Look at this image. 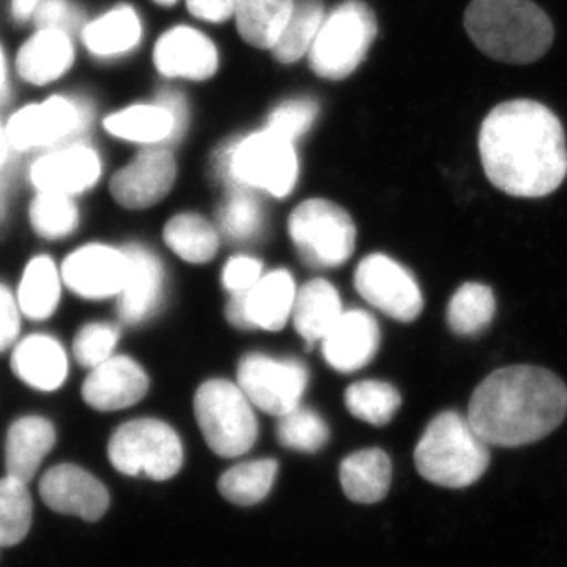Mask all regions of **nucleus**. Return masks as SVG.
Segmentation results:
<instances>
[{
    "mask_svg": "<svg viewBox=\"0 0 567 567\" xmlns=\"http://www.w3.org/2000/svg\"><path fill=\"white\" fill-rule=\"evenodd\" d=\"M488 182L514 197L548 196L567 175L566 134L546 104L511 100L488 112L477 137Z\"/></svg>",
    "mask_w": 567,
    "mask_h": 567,
    "instance_id": "obj_1",
    "label": "nucleus"
},
{
    "mask_svg": "<svg viewBox=\"0 0 567 567\" xmlns=\"http://www.w3.org/2000/svg\"><path fill=\"white\" fill-rule=\"evenodd\" d=\"M567 415V386L537 365H509L484 379L470 399V424L488 446L532 445Z\"/></svg>",
    "mask_w": 567,
    "mask_h": 567,
    "instance_id": "obj_2",
    "label": "nucleus"
},
{
    "mask_svg": "<svg viewBox=\"0 0 567 567\" xmlns=\"http://www.w3.org/2000/svg\"><path fill=\"white\" fill-rule=\"evenodd\" d=\"M464 22L477 50L513 65L539 61L555 39L550 18L532 0H472Z\"/></svg>",
    "mask_w": 567,
    "mask_h": 567,
    "instance_id": "obj_3",
    "label": "nucleus"
},
{
    "mask_svg": "<svg viewBox=\"0 0 567 567\" xmlns=\"http://www.w3.org/2000/svg\"><path fill=\"white\" fill-rule=\"evenodd\" d=\"M491 453L468 417L443 412L425 427L415 450L420 475L435 486L465 488L486 473Z\"/></svg>",
    "mask_w": 567,
    "mask_h": 567,
    "instance_id": "obj_4",
    "label": "nucleus"
},
{
    "mask_svg": "<svg viewBox=\"0 0 567 567\" xmlns=\"http://www.w3.org/2000/svg\"><path fill=\"white\" fill-rule=\"evenodd\" d=\"M216 174L230 186H252L286 197L297 182V155L292 142L265 130L226 145L216 159Z\"/></svg>",
    "mask_w": 567,
    "mask_h": 567,
    "instance_id": "obj_5",
    "label": "nucleus"
},
{
    "mask_svg": "<svg viewBox=\"0 0 567 567\" xmlns=\"http://www.w3.org/2000/svg\"><path fill=\"white\" fill-rule=\"evenodd\" d=\"M375 35L374 11L360 0H347L324 17L308 52L309 65L324 80H344L363 62Z\"/></svg>",
    "mask_w": 567,
    "mask_h": 567,
    "instance_id": "obj_6",
    "label": "nucleus"
},
{
    "mask_svg": "<svg viewBox=\"0 0 567 567\" xmlns=\"http://www.w3.org/2000/svg\"><path fill=\"white\" fill-rule=\"evenodd\" d=\"M194 413L205 442L218 456L248 453L257 440V420L248 395L227 380H208L197 390Z\"/></svg>",
    "mask_w": 567,
    "mask_h": 567,
    "instance_id": "obj_7",
    "label": "nucleus"
},
{
    "mask_svg": "<svg viewBox=\"0 0 567 567\" xmlns=\"http://www.w3.org/2000/svg\"><path fill=\"white\" fill-rule=\"evenodd\" d=\"M110 461L123 475L167 481L181 472L183 446L169 424L153 417L130 421L112 434Z\"/></svg>",
    "mask_w": 567,
    "mask_h": 567,
    "instance_id": "obj_8",
    "label": "nucleus"
},
{
    "mask_svg": "<svg viewBox=\"0 0 567 567\" xmlns=\"http://www.w3.org/2000/svg\"><path fill=\"white\" fill-rule=\"evenodd\" d=\"M289 234L301 259L311 267H338L352 256L354 224L344 208L322 199L298 205Z\"/></svg>",
    "mask_w": 567,
    "mask_h": 567,
    "instance_id": "obj_9",
    "label": "nucleus"
},
{
    "mask_svg": "<svg viewBox=\"0 0 567 567\" xmlns=\"http://www.w3.org/2000/svg\"><path fill=\"white\" fill-rule=\"evenodd\" d=\"M238 383L254 405L268 415L281 417L300 405L308 371L295 360L278 361L251 353L238 365Z\"/></svg>",
    "mask_w": 567,
    "mask_h": 567,
    "instance_id": "obj_10",
    "label": "nucleus"
},
{
    "mask_svg": "<svg viewBox=\"0 0 567 567\" xmlns=\"http://www.w3.org/2000/svg\"><path fill=\"white\" fill-rule=\"evenodd\" d=\"M354 286L364 300L399 322H413L423 312V295L413 275L383 254H371L358 265Z\"/></svg>",
    "mask_w": 567,
    "mask_h": 567,
    "instance_id": "obj_11",
    "label": "nucleus"
},
{
    "mask_svg": "<svg viewBox=\"0 0 567 567\" xmlns=\"http://www.w3.org/2000/svg\"><path fill=\"white\" fill-rule=\"evenodd\" d=\"M177 177V164L166 148H145L111 178V194L132 210L152 207L167 196Z\"/></svg>",
    "mask_w": 567,
    "mask_h": 567,
    "instance_id": "obj_12",
    "label": "nucleus"
},
{
    "mask_svg": "<svg viewBox=\"0 0 567 567\" xmlns=\"http://www.w3.org/2000/svg\"><path fill=\"white\" fill-rule=\"evenodd\" d=\"M40 496L54 513L100 520L110 507V492L92 473L78 465L52 466L40 481Z\"/></svg>",
    "mask_w": 567,
    "mask_h": 567,
    "instance_id": "obj_13",
    "label": "nucleus"
},
{
    "mask_svg": "<svg viewBox=\"0 0 567 567\" xmlns=\"http://www.w3.org/2000/svg\"><path fill=\"white\" fill-rule=\"evenodd\" d=\"M81 123L82 114L76 104L65 96H51L11 115L6 128L10 147L29 151L65 140L80 128Z\"/></svg>",
    "mask_w": 567,
    "mask_h": 567,
    "instance_id": "obj_14",
    "label": "nucleus"
},
{
    "mask_svg": "<svg viewBox=\"0 0 567 567\" xmlns=\"http://www.w3.org/2000/svg\"><path fill=\"white\" fill-rule=\"evenodd\" d=\"M126 256L106 245H85L66 257L62 281L87 300H102L121 293L126 278Z\"/></svg>",
    "mask_w": 567,
    "mask_h": 567,
    "instance_id": "obj_15",
    "label": "nucleus"
},
{
    "mask_svg": "<svg viewBox=\"0 0 567 567\" xmlns=\"http://www.w3.org/2000/svg\"><path fill=\"white\" fill-rule=\"evenodd\" d=\"M148 391V377L130 357H111L92 369L82 385V398L92 409L114 412L137 404Z\"/></svg>",
    "mask_w": 567,
    "mask_h": 567,
    "instance_id": "obj_16",
    "label": "nucleus"
},
{
    "mask_svg": "<svg viewBox=\"0 0 567 567\" xmlns=\"http://www.w3.org/2000/svg\"><path fill=\"white\" fill-rule=\"evenodd\" d=\"M126 278L118 293V316L123 322L136 324L147 319L162 303L164 271L155 254L141 245L123 248Z\"/></svg>",
    "mask_w": 567,
    "mask_h": 567,
    "instance_id": "obj_17",
    "label": "nucleus"
},
{
    "mask_svg": "<svg viewBox=\"0 0 567 567\" xmlns=\"http://www.w3.org/2000/svg\"><path fill=\"white\" fill-rule=\"evenodd\" d=\"M102 174V162L87 145H69L37 159L31 181L39 192L80 194L92 188Z\"/></svg>",
    "mask_w": 567,
    "mask_h": 567,
    "instance_id": "obj_18",
    "label": "nucleus"
},
{
    "mask_svg": "<svg viewBox=\"0 0 567 567\" xmlns=\"http://www.w3.org/2000/svg\"><path fill=\"white\" fill-rule=\"evenodd\" d=\"M153 62L164 76L204 81L218 70V51L204 33L174 28L156 43Z\"/></svg>",
    "mask_w": 567,
    "mask_h": 567,
    "instance_id": "obj_19",
    "label": "nucleus"
},
{
    "mask_svg": "<svg viewBox=\"0 0 567 567\" xmlns=\"http://www.w3.org/2000/svg\"><path fill=\"white\" fill-rule=\"evenodd\" d=\"M324 360L339 372H353L375 357L380 330L374 317L364 311H349L339 317L322 339Z\"/></svg>",
    "mask_w": 567,
    "mask_h": 567,
    "instance_id": "obj_20",
    "label": "nucleus"
},
{
    "mask_svg": "<svg viewBox=\"0 0 567 567\" xmlns=\"http://www.w3.org/2000/svg\"><path fill=\"white\" fill-rule=\"evenodd\" d=\"M11 369L25 385L50 393L65 383L69 358L58 339L31 334L14 347Z\"/></svg>",
    "mask_w": 567,
    "mask_h": 567,
    "instance_id": "obj_21",
    "label": "nucleus"
},
{
    "mask_svg": "<svg viewBox=\"0 0 567 567\" xmlns=\"http://www.w3.org/2000/svg\"><path fill=\"white\" fill-rule=\"evenodd\" d=\"M74 61L69 32L39 29L18 51L17 69L22 80L47 85L62 78Z\"/></svg>",
    "mask_w": 567,
    "mask_h": 567,
    "instance_id": "obj_22",
    "label": "nucleus"
},
{
    "mask_svg": "<svg viewBox=\"0 0 567 567\" xmlns=\"http://www.w3.org/2000/svg\"><path fill=\"white\" fill-rule=\"evenodd\" d=\"M54 445L55 429L47 417L22 416L14 421L7 434V476L31 483Z\"/></svg>",
    "mask_w": 567,
    "mask_h": 567,
    "instance_id": "obj_23",
    "label": "nucleus"
},
{
    "mask_svg": "<svg viewBox=\"0 0 567 567\" xmlns=\"http://www.w3.org/2000/svg\"><path fill=\"white\" fill-rule=\"evenodd\" d=\"M391 461L379 447L358 451L342 461V488L347 498L361 505H374L385 498L391 486Z\"/></svg>",
    "mask_w": 567,
    "mask_h": 567,
    "instance_id": "obj_24",
    "label": "nucleus"
},
{
    "mask_svg": "<svg viewBox=\"0 0 567 567\" xmlns=\"http://www.w3.org/2000/svg\"><path fill=\"white\" fill-rule=\"evenodd\" d=\"M341 316L339 295L324 279L306 284L295 297V328L309 346L323 339Z\"/></svg>",
    "mask_w": 567,
    "mask_h": 567,
    "instance_id": "obj_25",
    "label": "nucleus"
},
{
    "mask_svg": "<svg viewBox=\"0 0 567 567\" xmlns=\"http://www.w3.org/2000/svg\"><path fill=\"white\" fill-rule=\"evenodd\" d=\"M295 284L286 270L271 271L248 292V316L252 327L268 331L282 330L293 311Z\"/></svg>",
    "mask_w": 567,
    "mask_h": 567,
    "instance_id": "obj_26",
    "label": "nucleus"
},
{
    "mask_svg": "<svg viewBox=\"0 0 567 567\" xmlns=\"http://www.w3.org/2000/svg\"><path fill=\"white\" fill-rule=\"evenodd\" d=\"M141 33L136 11L121 6L85 25L82 41L96 58H115L133 50L140 43Z\"/></svg>",
    "mask_w": 567,
    "mask_h": 567,
    "instance_id": "obj_27",
    "label": "nucleus"
},
{
    "mask_svg": "<svg viewBox=\"0 0 567 567\" xmlns=\"http://www.w3.org/2000/svg\"><path fill=\"white\" fill-rule=\"evenodd\" d=\"M295 0H237L241 39L259 50H271L292 14Z\"/></svg>",
    "mask_w": 567,
    "mask_h": 567,
    "instance_id": "obj_28",
    "label": "nucleus"
},
{
    "mask_svg": "<svg viewBox=\"0 0 567 567\" xmlns=\"http://www.w3.org/2000/svg\"><path fill=\"white\" fill-rule=\"evenodd\" d=\"M62 275L48 256L32 259L22 274L18 289L21 315L32 320H44L54 315L61 301Z\"/></svg>",
    "mask_w": 567,
    "mask_h": 567,
    "instance_id": "obj_29",
    "label": "nucleus"
},
{
    "mask_svg": "<svg viewBox=\"0 0 567 567\" xmlns=\"http://www.w3.org/2000/svg\"><path fill=\"white\" fill-rule=\"evenodd\" d=\"M104 128L112 136L141 144L169 141L174 133V118L159 104H137L115 112L104 121Z\"/></svg>",
    "mask_w": 567,
    "mask_h": 567,
    "instance_id": "obj_30",
    "label": "nucleus"
},
{
    "mask_svg": "<svg viewBox=\"0 0 567 567\" xmlns=\"http://www.w3.org/2000/svg\"><path fill=\"white\" fill-rule=\"evenodd\" d=\"M164 241L189 264H207L218 252V234L203 216L183 213L164 227Z\"/></svg>",
    "mask_w": 567,
    "mask_h": 567,
    "instance_id": "obj_31",
    "label": "nucleus"
},
{
    "mask_svg": "<svg viewBox=\"0 0 567 567\" xmlns=\"http://www.w3.org/2000/svg\"><path fill=\"white\" fill-rule=\"evenodd\" d=\"M495 311L494 290L484 284L466 282L451 297L446 320L453 333L476 336L492 323Z\"/></svg>",
    "mask_w": 567,
    "mask_h": 567,
    "instance_id": "obj_32",
    "label": "nucleus"
},
{
    "mask_svg": "<svg viewBox=\"0 0 567 567\" xmlns=\"http://www.w3.org/2000/svg\"><path fill=\"white\" fill-rule=\"evenodd\" d=\"M278 473V462L274 458L244 462L223 473L218 488L227 502L238 506H252L270 494Z\"/></svg>",
    "mask_w": 567,
    "mask_h": 567,
    "instance_id": "obj_33",
    "label": "nucleus"
},
{
    "mask_svg": "<svg viewBox=\"0 0 567 567\" xmlns=\"http://www.w3.org/2000/svg\"><path fill=\"white\" fill-rule=\"evenodd\" d=\"M323 20L324 9L320 0H295L292 14L271 48L276 61L293 63L308 54Z\"/></svg>",
    "mask_w": 567,
    "mask_h": 567,
    "instance_id": "obj_34",
    "label": "nucleus"
},
{
    "mask_svg": "<svg viewBox=\"0 0 567 567\" xmlns=\"http://www.w3.org/2000/svg\"><path fill=\"white\" fill-rule=\"evenodd\" d=\"M32 513L28 484L11 476L0 480V548L17 546L29 535Z\"/></svg>",
    "mask_w": 567,
    "mask_h": 567,
    "instance_id": "obj_35",
    "label": "nucleus"
},
{
    "mask_svg": "<svg viewBox=\"0 0 567 567\" xmlns=\"http://www.w3.org/2000/svg\"><path fill=\"white\" fill-rule=\"evenodd\" d=\"M402 404L401 394L393 385L375 380L353 383L346 391V405L358 420L372 425H385L393 420Z\"/></svg>",
    "mask_w": 567,
    "mask_h": 567,
    "instance_id": "obj_36",
    "label": "nucleus"
},
{
    "mask_svg": "<svg viewBox=\"0 0 567 567\" xmlns=\"http://www.w3.org/2000/svg\"><path fill=\"white\" fill-rule=\"evenodd\" d=\"M76 204L69 194L39 192L31 204V223L35 233L47 240H61L78 226Z\"/></svg>",
    "mask_w": 567,
    "mask_h": 567,
    "instance_id": "obj_37",
    "label": "nucleus"
},
{
    "mask_svg": "<svg viewBox=\"0 0 567 567\" xmlns=\"http://www.w3.org/2000/svg\"><path fill=\"white\" fill-rule=\"evenodd\" d=\"M276 436L289 450L315 454L327 445L330 429L319 413L298 405L292 412L279 417Z\"/></svg>",
    "mask_w": 567,
    "mask_h": 567,
    "instance_id": "obj_38",
    "label": "nucleus"
},
{
    "mask_svg": "<svg viewBox=\"0 0 567 567\" xmlns=\"http://www.w3.org/2000/svg\"><path fill=\"white\" fill-rule=\"evenodd\" d=\"M219 224L230 240H248L259 230L262 212L246 186H234L219 210Z\"/></svg>",
    "mask_w": 567,
    "mask_h": 567,
    "instance_id": "obj_39",
    "label": "nucleus"
},
{
    "mask_svg": "<svg viewBox=\"0 0 567 567\" xmlns=\"http://www.w3.org/2000/svg\"><path fill=\"white\" fill-rule=\"evenodd\" d=\"M117 328L107 323H89L82 327L73 342V353L78 363L93 369L110 360L117 346Z\"/></svg>",
    "mask_w": 567,
    "mask_h": 567,
    "instance_id": "obj_40",
    "label": "nucleus"
},
{
    "mask_svg": "<svg viewBox=\"0 0 567 567\" xmlns=\"http://www.w3.org/2000/svg\"><path fill=\"white\" fill-rule=\"evenodd\" d=\"M319 114V104L315 99H297L279 104L270 118H268L267 130L293 142L311 128Z\"/></svg>",
    "mask_w": 567,
    "mask_h": 567,
    "instance_id": "obj_41",
    "label": "nucleus"
},
{
    "mask_svg": "<svg viewBox=\"0 0 567 567\" xmlns=\"http://www.w3.org/2000/svg\"><path fill=\"white\" fill-rule=\"evenodd\" d=\"M262 274V264L252 257H234L223 271V284L230 293L248 292Z\"/></svg>",
    "mask_w": 567,
    "mask_h": 567,
    "instance_id": "obj_42",
    "label": "nucleus"
},
{
    "mask_svg": "<svg viewBox=\"0 0 567 567\" xmlns=\"http://www.w3.org/2000/svg\"><path fill=\"white\" fill-rule=\"evenodd\" d=\"M21 309L7 287L0 286V352L9 349L20 333Z\"/></svg>",
    "mask_w": 567,
    "mask_h": 567,
    "instance_id": "obj_43",
    "label": "nucleus"
},
{
    "mask_svg": "<svg viewBox=\"0 0 567 567\" xmlns=\"http://www.w3.org/2000/svg\"><path fill=\"white\" fill-rule=\"evenodd\" d=\"M39 29H62L66 31L74 20L73 9L63 0H41L39 9L33 14Z\"/></svg>",
    "mask_w": 567,
    "mask_h": 567,
    "instance_id": "obj_44",
    "label": "nucleus"
},
{
    "mask_svg": "<svg viewBox=\"0 0 567 567\" xmlns=\"http://www.w3.org/2000/svg\"><path fill=\"white\" fill-rule=\"evenodd\" d=\"M186 7L199 20L224 22L235 17L237 0H186Z\"/></svg>",
    "mask_w": 567,
    "mask_h": 567,
    "instance_id": "obj_45",
    "label": "nucleus"
},
{
    "mask_svg": "<svg viewBox=\"0 0 567 567\" xmlns=\"http://www.w3.org/2000/svg\"><path fill=\"white\" fill-rule=\"evenodd\" d=\"M159 106L169 111L174 118V133L169 141H178L183 132L186 130V122H188V111H186L185 99L181 93L163 92L158 100Z\"/></svg>",
    "mask_w": 567,
    "mask_h": 567,
    "instance_id": "obj_46",
    "label": "nucleus"
},
{
    "mask_svg": "<svg viewBox=\"0 0 567 567\" xmlns=\"http://www.w3.org/2000/svg\"><path fill=\"white\" fill-rule=\"evenodd\" d=\"M248 292L233 293V298H230L226 309L229 322L233 323L234 327L244 328V330L252 328L251 320H249L248 316V305H246V301H248Z\"/></svg>",
    "mask_w": 567,
    "mask_h": 567,
    "instance_id": "obj_47",
    "label": "nucleus"
},
{
    "mask_svg": "<svg viewBox=\"0 0 567 567\" xmlns=\"http://www.w3.org/2000/svg\"><path fill=\"white\" fill-rule=\"evenodd\" d=\"M41 0H11V17L14 21L24 22L33 18Z\"/></svg>",
    "mask_w": 567,
    "mask_h": 567,
    "instance_id": "obj_48",
    "label": "nucleus"
},
{
    "mask_svg": "<svg viewBox=\"0 0 567 567\" xmlns=\"http://www.w3.org/2000/svg\"><path fill=\"white\" fill-rule=\"evenodd\" d=\"M10 141L9 136H7L6 126L0 123V166L6 163L7 155H9Z\"/></svg>",
    "mask_w": 567,
    "mask_h": 567,
    "instance_id": "obj_49",
    "label": "nucleus"
},
{
    "mask_svg": "<svg viewBox=\"0 0 567 567\" xmlns=\"http://www.w3.org/2000/svg\"><path fill=\"white\" fill-rule=\"evenodd\" d=\"M7 81V61L6 54H3L2 48H0V92L6 87Z\"/></svg>",
    "mask_w": 567,
    "mask_h": 567,
    "instance_id": "obj_50",
    "label": "nucleus"
},
{
    "mask_svg": "<svg viewBox=\"0 0 567 567\" xmlns=\"http://www.w3.org/2000/svg\"><path fill=\"white\" fill-rule=\"evenodd\" d=\"M153 2L162 7H173L174 3H177V0H153Z\"/></svg>",
    "mask_w": 567,
    "mask_h": 567,
    "instance_id": "obj_51",
    "label": "nucleus"
}]
</instances>
